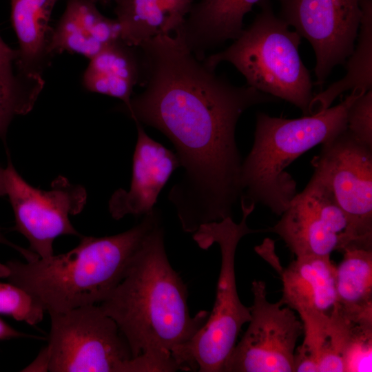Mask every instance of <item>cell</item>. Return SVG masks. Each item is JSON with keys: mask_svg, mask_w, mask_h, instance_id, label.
Listing matches in <instances>:
<instances>
[{"mask_svg": "<svg viewBox=\"0 0 372 372\" xmlns=\"http://www.w3.org/2000/svg\"><path fill=\"white\" fill-rule=\"evenodd\" d=\"M116 19L103 15L96 4L86 0H69L56 26L52 29L48 52L81 54L90 60L105 48L120 40Z\"/></svg>", "mask_w": 372, "mask_h": 372, "instance_id": "9a60e30c", "label": "cell"}, {"mask_svg": "<svg viewBox=\"0 0 372 372\" xmlns=\"http://www.w3.org/2000/svg\"><path fill=\"white\" fill-rule=\"evenodd\" d=\"M240 203L242 217L239 223L229 217L205 224L194 233V240L203 249L209 248L214 243L219 245L221 265L216 300L207 321L189 341L172 351L178 370L223 371L242 325L251 318L249 307L241 302L238 294L235 256L240 239L258 231L250 229L247 224L255 205Z\"/></svg>", "mask_w": 372, "mask_h": 372, "instance_id": "8992f818", "label": "cell"}, {"mask_svg": "<svg viewBox=\"0 0 372 372\" xmlns=\"http://www.w3.org/2000/svg\"><path fill=\"white\" fill-rule=\"evenodd\" d=\"M336 267L335 307L351 322L372 326V249L350 247Z\"/></svg>", "mask_w": 372, "mask_h": 372, "instance_id": "ffe728a7", "label": "cell"}, {"mask_svg": "<svg viewBox=\"0 0 372 372\" xmlns=\"http://www.w3.org/2000/svg\"><path fill=\"white\" fill-rule=\"evenodd\" d=\"M121 28V39L138 47L161 34H172L180 29L161 0H112Z\"/></svg>", "mask_w": 372, "mask_h": 372, "instance_id": "7402d4cb", "label": "cell"}, {"mask_svg": "<svg viewBox=\"0 0 372 372\" xmlns=\"http://www.w3.org/2000/svg\"><path fill=\"white\" fill-rule=\"evenodd\" d=\"M135 123L137 141L130 187L116 191L109 201V211L116 220L127 215L143 216L153 211L161 189L180 167L176 153L150 138L143 125Z\"/></svg>", "mask_w": 372, "mask_h": 372, "instance_id": "5bb4252c", "label": "cell"}, {"mask_svg": "<svg viewBox=\"0 0 372 372\" xmlns=\"http://www.w3.org/2000/svg\"><path fill=\"white\" fill-rule=\"evenodd\" d=\"M48 354L45 347L38 354L35 360L22 371H48Z\"/></svg>", "mask_w": 372, "mask_h": 372, "instance_id": "4316f807", "label": "cell"}, {"mask_svg": "<svg viewBox=\"0 0 372 372\" xmlns=\"http://www.w3.org/2000/svg\"><path fill=\"white\" fill-rule=\"evenodd\" d=\"M362 18L358 43L349 56L347 72L340 81L313 97L310 113L314 114L329 108L342 92L358 88L364 92L372 89V1L359 0Z\"/></svg>", "mask_w": 372, "mask_h": 372, "instance_id": "44dd1931", "label": "cell"}, {"mask_svg": "<svg viewBox=\"0 0 372 372\" xmlns=\"http://www.w3.org/2000/svg\"><path fill=\"white\" fill-rule=\"evenodd\" d=\"M45 311L21 288L9 282H0V314L17 321L36 325L43 319Z\"/></svg>", "mask_w": 372, "mask_h": 372, "instance_id": "cb8c5ba5", "label": "cell"}, {"mask_svg": "<svg viewBox=\"0 0 372 372\" xmlns=\"http://www.w3.org/2000/svg\"><path fill=\"white\" fill-rule=\"evenodd\" d=\"M88 1H90L92 3H94L95 4L101 3V4H107L112 1V0H86Z\"/></svg>", "mask_w": 372, "mask_h": 372, "instance_id": "4dcf8cb0", "label": "cell"}, {"mask_svg": "<svg viewBox=\"0 0 372 372\" xmlns=\"http://www.w3.org/2000/svg\"><path fill=\"white\" fill-rule=\"evenodd\" d=\"M6 195L12 205L15 225L12 228L28 240L29 249L39 258L54 255L57 237H80L70 220L81 211L86 202L85 189L63 176L53 180L50 189L34 188L17 172L10 158L5 168Z\"/></svg>", "mask_w": 372, "mask_h": 372, "instance_id": "9c48e42d", "label": "cell"}, {"mask_svg": "<svg viewBox=\"0 0 372 372\" xmlns=\"http://www.w3.org/2000/svg\"><path fill=\"white\" fill-rule=\"evenodd\" d=\"M280 216L268 231L278 234L296 257L331 256L334 251L360 248L346 214L311 179Z\"/></svg>", "mask_w": 372, "mask_h": 372, "instance_id": "8fae6325", "label": "cell"}, {"mask_svg": "<svg viewBox=\"0 0 372 372\" xmlns=\"http://www.w3.org/2000/svg\"><path fill=\"white\" fill-rule=\"evenodd\" d=\"M181 28L193 5V0H161Z\"/></svg>", "mask_w": 372, "mask_h": 372, "instance_id": "484cf974", "label": "cell"}, {"mask_svg": "<svg viewBox=\"0 0 372 372\" xmlns=\"http://www.w3.org/2000/svg\"><path fill=\"white\" fill-rule=\"evenodd\" d=\"M282 303L298 314L329 313L336 302V266L331 256H298L280 271Z\"/></svg>", "mask_w": 372, "mask_h": 372, "instance_id": "e0dca14e", "label": "cell"}, {"mask_svg": "<svg viewBox=\"0 0 372 372\" xmlns=\"http://www.w3.org/2000/svg\"><path fill=\"white\" fill-rule=\"evenodd\" d=\"M280 18L311 43L317 84L352 54L360 28L359 0H279Z\"/></svg>", "mask_w": 372, "mask_h": 372, "instance_id": "7c38bea8", "label": "cell"}, {"mask_svg": "<svg viewBox=\"0 0 372 372\" xmlns=\"http://www.w3.org/2000/svg\"><path fill=\"white\" fill-rule=\"evenodd\" d=\"M261 11L253 23L225 50L205 57L215 69L223 61L234 65L247 85L284 99L311 115L312 83L298 52L301 37L276 17L269 0H261Z\"/></svg>", "mask_w": 372, "mask_h": 372, "instance_id": "5b68a950", "label": "cell"}, {"mask_svg": "<svg viewBox=\"0 0 372 372\" xmlns=\"http://www.w3.org/2000/svg\"><path fill=\"white\" fill-rule=\"evenodd\" d=\"M161 219L154 209L124 232L81 236L78 245L66 253L0 262V278L25 291L48 313L99 305L121 281L145 238Z\"/></svg>", "mask_w": 372, "mask_h": 372, "instance_id": "3957f363", "label": "cell"}, {"mask_svg": "<svg viewBox=\"0 0 372 372\" xmlns=\"http://www.w3.org/2000/svg\"><path fill=\"white\" fill-rule=\"evenodd\" d=\"M12 63H0V138L3 140L12 120L32 110L45 85L43 76L14 72Z\"/></svg>", "mask_w": 372, "mask_h": 372, "instance_id": "603a6c76", "label": "cell"}, {"mask_svg": "<svg viewBox=\"0 0 372 372\" xmlns=\"http://www.w3.org/2000/svg\"><path fill=\"white\" fill-rule=\"evenodd\" d=\"M32 337L34 338H37V336H32L31 335H30L28 334L19 331L18 330L12 328L0 318V340Z\"/></svg>", "mask_w": 372, "mask_h": 372, "instance_id": "83f0119b", "label": "cell"}, {"mask_svg": "<svg viewBox=\"0 0 372 372\" xmlns=\"http://www.w3.org/2000/svg\"><path fill=\"white\" fill-rule=\"evenodd\" d=\"M49 315L48 371L128 372L129 344L99 305Z\"/></svg>", "mask_w": 372, "mask_h": 372, "instance_id": "52a82bcc", "label": "cell"}, {"mask_svg": "<svg viewBox=\"0 0 372 372\" xmlns=\"http://www.w3.org/2000/svg\"><path fill=\"white\" fill-rule=\"evenodd\" d=\"M322 145L311 180L346 214L359 247L372 249V148L347 128Z\"/></svg>", "mask_w": 372, "mask_h": 372, "instance_id": "ba28073f", "label": "cell"}, {"mask_svg": "<svg viewBox=\"0 0 372 372\" xmlns=\"http://www.w3.org/2000/svg\"><path fill=\"white\" fill-rule=\"evenodd\" d=\"M187 287L170 265L158 223L147 235L127 271L99 307L126 339L142 372L178 370L172 351L204 325L209 312L192 316Z\"/></svg>", "mask_w": 372, "mask_h": 372, "instance_id": "7a4b0ae2", "label": "cell"}, {"mask_svg": "<svg viewBox=\"0 0 372 372\" xmlns=\"http://www.w3.org/2000/svg\"><path fill=\"white\" fill-rule=\"evenodd\" d=\"M137 48L144 90L117 109L165 134L189 172L209 174L230 164L239 152L240 116L251 106L280 100L216 74L177 32L158 35Z\"/></svg>", "mask_w": 372, "mask_h": 372, "instance_id": "6da1fadb", "label": "cell"}, {"mask_svg": "<svg viewBox=\"0 0 372 372\" xmlns=\"http://www.w3.org/2000/svg\"><path fill=\"white\" fill-rule=\"evenodd\" d=\"M56 1L10 0L11 20L19 43L15 61L17 70L26 75L42 76L50 63V20Z\"/></svg>", "mask_w": 372, "mask_h": 372, "instance_id": "ac0fdd59", "label": "cell"}, {"mask_svg": "<svg viewBox=\"0 0 372 372\" xmlns=\"http://www.w3.org/2000/svg\"><path fill=\"white\" fill-rule=\"evenodd\" d=\"M18 56V50L11 48L0 37V63L13 62Z\"/></svg>", "mask_w": 372, "mask_h": 372, "instance_id": "f1b7e54d", "label": "cell"}, {"mask_svg": "<svg viewBox=\"0 0 372 372\" xmlns=\"http://www.w3.org/2000/svg\"><path fill=\"white\" fill-rule=\"evenodd\" d=\"M347 129L362 143L372 148V89L360 94L349 108Z\"/></svg>", "mask_w": 372, "mask_h": 372, "instance_id": "d4e9b609", "label": "cell"}, {"mask_svg": "<svg viewBox=\"0 0 372 372\" xmlns=\"http://www.w3.org/2000/svg\"><path fill=\"white\" fill-rule=\"evenodd\" d=\"M6 195L5 168L0 167V196Z\"/></svg>", "mask_w": 372, "mask_h": 372, "instance_id": "f546056e", "label": "cell"}, {"mask_svg": "<svg viewBox=\"0 0 372 372\" xmlns=\"http://www.w3.org/2000/svg\"><path fill=\"white\" fill-rule=\"evenodd\" d=\"M140 76L138 48L120 39L90 59L83 84L90 92L117 98L122 105H127Z\"/></svg>", "mask_w": 372, "mask_h": 372, "instance_id": "d6986e66", "label": "cell"}, {"mask_svg": "<svg viewBox=\"0 0 372 372\" xmlns=\"http://www.w3.org/2000/svg\"><path fill=\"white\" fill-rule=\"evenodd\" d=\"M260 1L200 0L193 3L183 25L176 32L194 56L203 61L207 51L240 37L244 16Z\"/></svg>", "mask_w": 372, "mask_h": 372, "instance_id": "2e32d148", "label": "cell"}, {"mask_svg": "<svg viewBox=\"0 0 372 372\" xmlns=\"http://www.w3.org/2000/svg\"><path fill=\"white\" fill-rule=\"evenodd\" d=\"M299 316L304 340L295 351L293 372H346L353 350L372 335L371 327L351 322L335 307Z\"/></svg>", "mask_w": 372, "mask_h": 372, "instance_id": "4fadbf2b", "label": "cell"}, {"mask_svg": "<svg viewBox=\"0 0 372 372\" xmlns=\"http://www.w3.org/2000/svg\"><path fill=\"white\" fill-rule=\"evenodd\" d=\"M253 304L247 331L227 357L225 372H293L296 342L302 323L280 300L270 302L265 282L251 284Z\"/></svg>", "mask_w": 372, "mask_h": 372, "instance_id": "30bf717a", "label": "cell"}, {"mask_svg": "<svg viewBox=\"0 0 372 372\" xmlns=\"http://www.w3.org/2000/svg\"><path fill=\"white\" fill-rule=\"evenodd\" d=\"M365 92L353 89L338 105L298 118L258 112L253 146L242 163L240 200L261 204L280 216L297 194L296 183L285 168L347 129L349 108Z\"/></svg>", "mask_w": 372, "mask_h": 372, "instance_id": "277c9868", "label": "cell"}]
</instances>
